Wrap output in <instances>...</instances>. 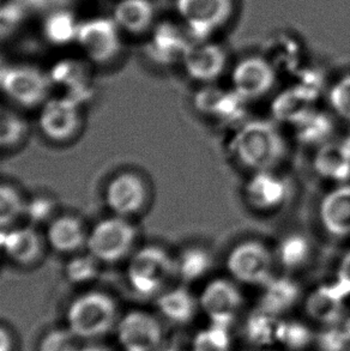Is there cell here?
I'll return each instance as SVG.
<instances>
[{
	"mask_svg": "<svg viewBox=\"0 0 350 351\" xmlns=\"http://www.w3.org/2000/svg\"><path fill=\"white\" fill-rule=\"evenodd\" d=\"M231 147L235 160L252 173L274 171L287 155L282 133L266 120L242 123L233 137Z\"/></svg>",
	"mask_w": 350,
	"mask_h": 351,
	"instance_id": "1",
	"label": "cell"
},
{
	"mask_svg": "<svg viewBox=\"0 0 350 351\" xmlns=\"http://www.w3.org/2000/svg\"><path fill=\"white\" fill-rule=\"evenodd\" d=\"M67 328L78 339L95 341L117 328L119 308L112 295L88 290L72 300L67 309Z\"/></svg>",
	"mask_w": 350,
	"mask_h": 351,
	"instance_id": "2",
	"label": "cell"
},
{
	"mask_svg": "<svg viewBox=\"0 0 350 351\" xmlns=\"http://www.w3.org/2000/svg\"><path fill=\"white\" fill-rule=\"evenodd\" d=\"M176 277L175 256L163 247L148 245L137 248L128 259L126 280L139 296H159Z\"/></svg>",
	"mask_w": 350,
	"mask_h": 351,
	"instance_id": "3",
	"label": "cell"
},
{
	"mask_svg": "<svg viewBox=\"0 0 350 351\" xmlns=\"http://www.w3.org/2000/svg\"><path fill=\"white\" fill-rule=\"evenodd\" d=\"M138 230L132 221L115 215L100 219L89 229L86 251L104 265L128 261L136 251Z\"/></svg>",
	"mask_w": 350,
	"mask_h": 351,
	"instance_id": "4",
	"label": "cell"
},
{
	"mask_svg": "<svg viewBox=\"0 0 350 351\" xmlns=\"http://www.w3.org/2000/svg\"><path fill=\"white\" fill-rule=\"evenodd\" d=\"M49 75L32 65L3 67L0 93L8 104L21 110H40L52 96Z\"/></svg>",
	"mask_w": 350,
	"mask_h": 351,
	"instance_id": "5",
	"label": "cell"
},
{
	"mask_svg": "<svg viewBox=\"0 0 350 351\" xmlns=\"http://www.w3.org/2000/svg\"><path fill=\"white\" fill-rule=\"evenodd\" d=\"M178 21L194 41L211 40L232 19L235 0H174Z\"/></svg>",
	"mask_w": 350,
	"mask_h": 351,
	"instance_id": "6",
	"label": "cell"
},
{
	"mask_svg": "<svg viewBox=\"0 0 350 351\" xmlns=\"http://www.w3.org/2000/svg\"><path fill=\"white\" fill-rule=\"evenodd\" d=\"M276 256L263 242L247 240L233 247L226 266L234 280L250 285H263L274 277Z\"/></svg>",
	"mask_w": 350,
	"mask_h": 351,
	"instance_id": "7",
	"label": "cell"
},
{
	"mask_svg": "<svg viewBox=\"0 0 350 351\" xmlns=\"http://www.w3.org/2000/svg\"><path fill=\"white\" fill-rule=\"evenodd\" d=\"M82 123V104L69 96H51L38 110V130L56 144L71 142L81 132Z\"/></svg>",
	"mask_w": 350,
	"mask_h": 351,
	"instance_id": "8",
	"label": "cell"
},
{
	"mask_svg": "<svg viewBox=\"0 0 350 351\" xmlns=\"http://www.w3.org/2000/svg\"><path fill=\"white\" fill-rule=\"evenodd\" d=\"M150 198L149 185L137 171H123L109 179L104 187V203L110 215L132 219L142 214Z\"/></svg>",
	"mask_w": 350,
	"mask_h": 351,
	"instance_id": "9",
	"label": "cell"
},
{
	"mask_svg": "<svg viewBox=\"0 0 350 351\" xmlns=\"http://www.w3.org/2000/svg\"><path fill=\"white\" fill-rule=\"evenodd\" d=\"M276 81L274 62L264 56L242 58L231 73L232 90L244 101L258 100L268 95Z\"/></svg>",
	"mask_w": 350,
	"mask_h": 351,
	"instance_id": "10",
	"label": "cell"
},
{
	"mask_svg": "<svg viewBox=\"0 0 350 351\" xmlns=\"http://www.w3.org/2000/svg\"><path fill=\"white\" fill-rule=\"evenodd\" d=\"M48 248L45 235L32 224L0 230V254L14 266L30 269L43 261Z\"/></svg>",
	"mask_w": 350,
	"mask_h": 351,
	"instance_id": "11",
	"label": "cell"
},
{
	"mask_svg": "<svg viewBox=\"0 0 350 351\" xmlns=\"http://www.w3.org/2000/svg\"><path fill=\"white\" fill-rule=\"evenodd\" d=\"M77 43L90 62L108 64L120 51L118 25L114 19H94L78 25Z\"/></svg>",
	"mask_w": 350,
	"mask_h": 351,
	"instance_id": "12",
	"label": "cell"
},
{
	"mask_svg": "<svg viewBox=\"0 0 350 351\" xmlns=\"http://www.w3.org/2000/svg\"><path fill=\"white\" fill-rule=\"evenodd\" d=\"M180 64L191 80L210 84L226 71L228 53L222 45L213 38L194 41L186 49Z\"/></svg>",
	"mask_w": 350,
	"mask_h": 351,
	"instance_id": "13",
	"label": "cell"
},
{
	"mask_svg": "<svg viewBox=\"0 0 350 351\" xmlns=\"http://www.w3.org/2000/svg\"><path fill=\"white\" fill-rule=\"evenodd\" d=\"M117 335L124 351H155L162 341L161 324L144 311H131L119 319Z\"/></svg>",
	"mask_w": 350,
	"mask_h": 351,
	"instance_id": "14",
	"label": "cell"
},
{
	"mask_svg": "<svg viewBox=\"0 0 350 351\" xmlns=\"http://www.w3.org/2000/svg\"><path fill=\"white\" fill-rule=\"evenodd\" d=\"M244 299L240 289L231 280L218 278L209 282L200 295L199 304L215 325L228 328L235 319Z\"/></svg>",
	"mask_w": 350,
	"mask_h": 351,
	"instance_id": "15",
	"label": "cell"
},
{
	"mask_svg": "<svg viewBox=\"0 0 350 351\" xmlns=\"http://www.w3.org/2000/svg\"><path fill=\"white\" fill-rule=\"evenodd\" d=\"M89 229L80 216L60 214L46 226L43 235L48 248L58 254L71 256L86 251Z\"/></svg>",
	"mask_w": 350,
	"mask_h": 351,
	"instance_id": "16",
	"label": "cell"
},
{
	"mask_svg": "<svg viewBox=\"0 0 350 351\" xmlns=\"http://www.w3.org/2000/svg\"><path fill=\"white\" fill-rule=\"evenodd\" d=\"M288 197V185L274 171L253 173L245 185V199L261 213L279 209Z\"/></svg>",
	"mask_w": 350,
	"mask_h": 351,
	"instance_id": "17",
	"label": "cell"
},
{
	"mask_svg": "<svg viewBox=\"0 0 350 351\" xmlns=\"http://www.w3.org/2000/svg\"><path fill=\"white\" fill-rule=\"evenodd\" d=\"M192 43L194 38L179 21L176 23H162L152 34L149 53L157 64L172 65L181 62L184 53Z\"/></svg>",
	"mask_w": 350,
	"mask_h": 351,
	"instance_id": "18",
	"label": "cell"
},
{
	"mask_svg": "<svg viewBox=\"0 0 350 351\" xmlns=\"http://www.w3.org/2000/svg\"><path fill=\"white\" fill-rule=\"evenodd\" d=\"M319 219L332 237L350 235V184H341L325 195L319 206Z\"/></svg>",
	"mask_w": 350,
	"mask_h": 351,
	"instance_id": "19",
	"label": "cell"
},
{
	"mask_svg": "<svg viewBox=\"0 0 350 351\" xmlns=\"http://www.w3.org/2000/svg\"><path fill=\"white\" fill-rule=\"evenodd\" d=\"M313 168L323 179L347 184L350 180V144L324 143L313 158Z\"/></svg>",
	"mask_w": 350,
	"mask_h": 351,
	"instance_id": "20",
	"label": "cell"
},
{
	"mask_svg": "<svg viewBox=\"0 0 350 351\" xmlns=\"http://www.w3.org/2000/svg\"><path fill=\"white\" fill-rule=\"evenodd\" d=\"M113 19L119 28L139 35L152 28L156 9L152 0H120L114 8Z\"/></svg>",
	"mask_w": 350,
	"mask_h": 351,
	"instance_id": "21",
	"label": "cell"
},
{
	"mask_svg": "<svg viewBox=\"0 0 350 351\" xmlns=\"http://www.w3.org/2000/svg\"><path fill=\"white\" fill-rule=\"evenodd\" d=\"M345 299L346 296L337 289L336 285H320L306 300V312L317 322L334 325L343 319Z\"/></svg>",
	"mask_w": 350,
	"mask_h": 351,
	"instance_id": "22",
	"label": "cell"
},
{
	"mask_svg": "<svg viewBox=\"0 0 350 351\" xmlns=\"http://www.w3.org/2000/svg\"><path fill=\"white\" fill-rule=\"evenodd\" d=\"M263 288L261 309L275 317L292 308L300 298L298 283L287 276H274Z\"/></svg>",
	"mask_w": 350,
	"mask_h": 351,
	"instance_id": "23",
	"label": "cell"
},
{
	"mask_svg": "<svg viewBox=\"0 0 350 351\" xmlns=\"http://www.w3.org/2000/svg\"><path fill=\"white\" fill-rule=\"evenodd\" d=\"M244 102L234 91L226 93L213 86H207L194 97V105L199 113L223 120L235 119Z\"/></svg>",
	"mask_w": 350,
	"mask_h": 351,
	"instance_id": "24",
	"label": "cell"
},
{
	"mask_svg": "<svg viewBox=\"0 0 350 351\" xmlns=\"http://www.w3.org/2000/svg\"><path fill=\"white\" fill-rule=\"evenodd\" d=\"M156 306L165 318L176 324L189 323L197 312V300L183 287L162 291Z\"/></svg>",
	"mask_w": 350,
	"mask_h": 351,
	"instance_id": "25",
	"label": "cell"
},
{
	"mask_svg": "<svg viewBox=\"0 0 350 351\" xmlns=\"http://www.w3.org/2000/svg\"><path fill=\"white\" fill-rule=\"evenodd\" d=\"M213 258L204 247L189 246L175 256L176 277L185 283H194L211 272Z\"/></svg>",
	"mask_w": 350,
	"mask_h": 351,
	"instance_id": "26",
	"label": "cell"
},
{
	"mask_svg": "<svg viewBox=\"0 0 350 351\" xmlns=\"http://www.w3.org/2000/svg\"><path fill=\"white\" fill-rule=\"evenodd\" d=\"M28 120L22 110L10 104H0V150H12L28 136Z\"/></svg>",
	"mask_w": 350,
	"mask_h": 351,
	"instance_id": "27",
	"label": "cell"
},
{
	"mask_svg": "<svg viewBox=\"0 0 350 351\" xmlns=\"http://www.w3.org/2000/svg\"><path fill=\"white\" fill-rule=\"evenodd\" d=\"M311 245L301 234H290L279 242L275 253L276 261L287 270H296L303 267L311 256Z\"/></svg>",
	"mask_w": 350,
	"mask_h": 351,
	"instance_id": "28",
	"label": "cell"
},
{
	"mask_svg": "<svg viewBox=\"0 0 350 351\" xmlns=\"http://www.w3.org/2000/svg\"><path fill=\"white\" fill-rule=\"evenodd\" d=\"M27 200L14 185L0 182V230L12 228L25 216Z\"/></svg>",
	"mask_w": 350,
	"mask_h": 351,
	"instance_id": "29",
	"label": "cell"
},
{
	"mask_svg": "<svg viewBox=\"0 0 350 351\" xmlns=\"http://www.w3.org/2000/svg\"><path fill=\"white\" fill-rule=\"evenodd\" d=\"M78 25L75 16L69 11H56L48 16L43 33L49 43L57 46H64L76 41Z\"/></svg>",
	"mask_w": 350,
	"mask_h": 351,
	"instance_id": "30",
	"label": "cell"
},
{
	"mask_svg": "<svg viewBox=\"0 0 350 351\" xmlns=\"http://www.w3.org/2000/svg\"><path fill=\"white\" fill-rule=\"evenodd\" d=\"M282 322L276 319L275 315L266 313L264 311H257L251 315L246 325L247 338L255 344L264 346L279 341Z\"/></svg>",
	"mask_w": 350,
	"mask_h": 351,
	"instance_id": "31",
	"label": "cell"
},
{
	"mask_svg": "<svg viewBox=\"0 0 350 351\" xmlns=\"http://www.w3.org/2000/svg\"><path fill=\"white\" fill-rule=\"evenodd\" d=\"M101 265L89 252L83 251L71 256L65 266V277L72 285H89L99 277Z\"/></svg>",
	"mask_w": 350,
	"mask_h": 351,
	"instance_id": "32",
	"label": "cell"
},
{
	"mask_svg": "<svg viewBox=\"0 0 350 351\" xmlns=\"http://www.w3.org/2000/svg\"><path fill=\"white\" fill-rule=\"evenodd\" d=\"M296 126L298 138L301 142L311 143V144H324L327 138L330 136L332 131L331 121L327 115L320 114L314 110L308 112L303 119H300Z\"/></svg>",
	"mask_w": 350,
	"mask_h": 351,
	"instance_id": "33",
	"label": "cell"
},
{
	"mask_svg": "<svg viewBox=\"0 0 350 351\" xmlns=\"http://www.w3.org/2000/svg\"><path fill=\"white\" fill-rule=\"evenodd\" d=\"M310 105L311 101L305 93L300 90L289 91L279 99L275 112L282 120L296 123L308 112L312 110L310 108Z\"/></svg>",
	"mask_w": 350,
	"mask_h": 351,
	"instance_id": "34",
	"label": "cell"
},
{
	"mask_svg": "<svg viewBox=\"0 0 350 351\" xmlns=\"http://www.w3.org/2000/svg\"><path fill=\"white\" fill-rule=\"evenodd\" d=\"M323 351H346L350 348V318L341 319L318 339Z\"/></svg>",
	"mask_w": 350,
	"mask_h": 351,
	"instance_id": "35",
	"label": "cell"
},
{
	"mask_svg": "<svg viewBox=\"0 0 350 351\" xmlns=\"http://www.w3.org/2000/svg\"><path fill=\"white\" fill-rule=\"evenodd\" d=\"M78 338L69 328H53L43 335L38 351H78Z\"/></svg>",
	"mask_w": 350,
	"mask_h": 351,
	"instance_id": "36",
	"label": "cell"
},
{
	"mask_svg": "<svg viewBox=\"0 0 350 351\" xmlns=\"http://www.w3.org/2000/svg\"><path fill=\"white\" fill-rule=\"evenodd\" d=\"M329 102L338 118L350 123V73L332 84Z\"/></svg>",
	"mask_w": 350,
	"mask_h": 351,
	"instance_id": "37",
	"label": "cell"
},
{
	"mask_svg": "<svg viewBox=\"0 0 350 351\" xmlns=\"http://www.w3.org/2000/svg\"><path fill=\"white\" fill-rule=\"evenodd\" d=\"M228 328L213 324L209 330L199 333L194 343V351H228Z\"/></svg>",
	"mask_w": 350,
	"mask_h": 351,
	"instance_id": "38",
	"label": "cell"
},
{
	"mask_svg": "<svg viewBox=\"0 0 350 351\" xmlns=\"http://www.w3.org/2000/svg\"><path fill=\"white\" fill-rule=\"evenodd\" d=\"M25 216H28L32 221V226L36 227V224L45 223L47 226L57 215H56V206L53 204L52 199L47 197H36L33 200H27L25 208Z\"/></svg>",
	"mask_w": 350,
	"mask_h": 351,
	"instance_id": "39",
	"label": "cell"
},
{
	"mask_svg": "<svg viewBox=\"0 0 350 351\" xmlns=\"http://www.w3.org/2000/svg\"><path fill=\"white\" fill-rule=\"evenodd\" d=\"M312 341V335L306 326L299 323H283L279 331V342L284 343L287 347L298 350L306 347Z\"/></svg>",
	"mask_w": 350,
	"mask_h": 351,
	"instance_id": "40",
	"label": "cell"
},
{
	"mask_svg": "<svg viewBox=\"0 0 350 351\" xmlns=\"http://www.w3.org/2000/svg\"><path fill=\"white\" fill-rule=\"evenodd\" d=\"M22 19V11L17 5L0 6V38L14 32Z\"/></svg>",
	"mask_w": 350,
	"mask_h": 351,
	"instance_id": "41",
	"label": "cell"
},
{
	"mask_svg": "<svg viewBox=\"0 0 350 351\" xmlns=\"http://www.w3.org/2000/svg\"><path fill=\"white\" fill-rule=\"evenodd\" d=\"M334 285L346 298L350 295V251L340 261V265L337 267L336 282Z\"/></svg>",
	"mask_w": 350,
	"mask_h": 351,
	"instance_id": "42",
	"label": "cell"
},
{
	"mask_svg": "<svg viewBox=\"0 0 350 351\" xmlns=\"http://www.w3.org/2000/svg\"><path fill=\"white\" fill-rule=\"evenodd\" d=\"M14 337L8 328L0 325V351H14Z\"/></svg>",
	"mask_w": 350,
	"mask_h": 351,
	"instance_id": "43",
	"label": "cell"
},
{
	"mask_svg": "<svg viewBox=\"0 0 350 351\" xmlns=\"http://www.w3.org/2000/svg\"><path fill=\"white\" fill-rule=\"evenodd\" d=\"M78 351H113V349H110L104 344H100V343H91V344H86L84 347L80 348Z\"/></svg>",
	"mask_w": 350,
	"mask_h": 351,
	"instance_id": "44",
	"label": "cell"
},
{
	"mask_svg": "<svg viewBox=\"0 0 350 351\" xmlns=\"http://www.w3.org/2000/svg\"><path fill=\"white\" fill-rule=\"evenodd\" d=\"M161 351H180L179 349H176V348H166V349H163Z\"/></svg>",
	"mask_w": 350,
	"mask_h": 351,
	"instance_id": "45",
	"label": "cell"
}]
</instances>
